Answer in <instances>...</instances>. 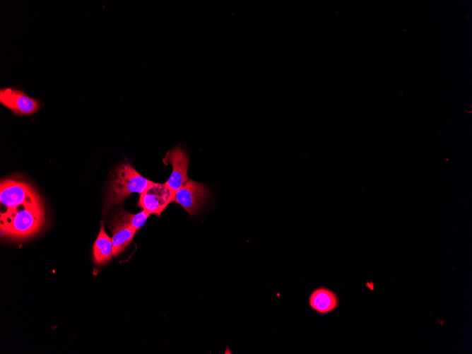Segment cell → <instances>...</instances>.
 I'll use <instances>...</instances> for the list:
<instances>
[{
  "label": "cell",
  "mask_w": 472,
  "mask_h": 354,
  "mask_svg": "<svg viewBox=\"0 0 472 354\" xmlns=\"http://www.w3.org/2000/svg\"><path fill=\"white\" fill-rule=\"evenodd\" d=\"M45 222L40 198L6 208L1 212V235L21 240L37 234Z\"/></svg>",
  "instance_id": "6da1fadb"
},
{
  "label": "cell",
  "mask_w": 472,
  "mask_h": 354,
  "mask_svg": "<svg viewBox=\"0 0 472 354\" xmlns=\"http://www.w3.org/2000/svg\"><path fill=\"white\" fill-rule=\"evenodd\" d=\"M152 182L141 175L130 164H121L112 174L104 213H107L112 206L122 204L131 194H141Z\"/></svg>",
  "instance_id": "7a4b0ae2"
},
{
  "label": "cell",
  "mask_w": 472,
  "mask_h": 354,
  "mask_svg": "<svg viewBox=\"0 0 472 354\" xmlns=\"http://www.w3.org/2000/svg\"><path fill=\"white\" fill-rule=\"evenodd\" d=\"M39 197L33 187L26 182L14 179H7L1 182L0 201L6 209L33 201Z\"/></svg>",
  "instance_id": "3957f363"
},
{
  "label": "cell",
  "mask_w": 472,
  "mask_h": 354,
  "mask_svg": "<svg viewBox=\"0 0 472 354\" xmlns=\"http://www.w3.org/2000/svg\"><path fill=\"white\" fill-rule=\"evenodd\" d=\"M175 193L165 184L152 182L140 194L138 206L148 213L160 216L166 206L174 201Z\"/></svg>",
  "instance_id": "277c9868"
},
{
  "label": "cell",
  "mask_w": 472,
  "mask_h": 354,
  "mask_svg": "<svg viewBox=\"0 0 472 354\" xmlns=\"http://www.w3.org/2000/svg\"><path fill=\"white\" fill-rule=\"evenodd\" d=\"M0 103L16 115L33 114L40 107L39 100L28 96L20 89L13 88L0 90Z\"/></svg>",
  "instance_id": "5b68a950"
},
{
  "label": "cell",
  "mask_w": 472,
  "mask_h": 354,
  "mask_svg": "<svg viewBox=\"0 0 472 354\" xmlns=\"http://www.w3.org/2000/svg\"><path fill=\"white\" fill-rule=\"evenodd\" d=\"M208 196L204 186L189 179L175 193L174 201L181 205L190 215H194L203 206Z\"/></svg>",
  "instance_id": "8992f818"
},
{
  "label": "cell",
  "mask_w": 472,
  "mask_h": 354,
  "mask_svg": "<svg viewBox=\"0 0 472 354\" xmlns=\"http://www.w3.org/2000/svg\"><path fill=\"white\" fill-rule=\"evenodd\" d=\"M163 160L172 167V173L165 184L175 193L189 179L187 176L189 156L184 149L177 146L168 151Z\"/></svg>",
  "instance_id": "52a82bcc"
},
{
  "label": "cell",
  "mask_w": 472,
  "mask_h": 354,
  "mask_svg": "<svg viewBox=\"0 0 472 354\" xmlns=\"http://www.w3.org/2000/svg\"><path fill=\"white\" fill-rule=\"evenodd\" d=\"M309 305L314 311L324 314L334 311L338 307V300L332 290L319 288L311 293Z\"/></svg>",
  "instance_id": "ba28073f"
},
{
  "label": "cell",
  "mask_w": 472,
  "mask_h": 354,
  "mask_svg": "<svg viewBox=\"0 0 472 354\" xmlns=\"http://www.w3.org/2000/svg\"><path fill=\"white\" fill-rule=\"evenodd\" d=\"M93 259L98 265H102L109 261L113 256L112 239L101 225L99 234L93 244Z\"/></svg>",
  "instance_id": "9c48e42d"
},
{
  "label": "cell",
  "mask_w": 472,
  "mask_h": 354,
  "mask_svg": "<svg viewBox=\"0 0 472 354\" xmlns=\"http://www.w3.org/2000/svg\"><path fill=\"white\" fill-rule=\"evenodd\" d=\"M112 232L113 256H116L128 247L136 231L127 225L114 222Z\"/></svg>",
  "instance_id": "30bf717a"
},
{
  "label": "cell",
  "mask_w": 472,
  "mask_h": 354,
  "mask_svg": "<svg viewBox=\"0 0 472 354\" xmlns=\"http://www.w3.org/2000/svg\"><path fill=\"white\" fill-rule=\"evenodd\" d=\"M149 215L144 210L136 214L120 211L115 218V223L127 225L137 232L144 225Z\"/></svg>",
  "instance_id": "8fae6325"
}]
</instances>
